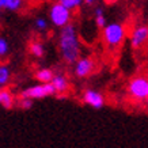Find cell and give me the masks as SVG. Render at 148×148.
<instances>
[{
  "mask_svg": "<svg viewBox=\"0 0 148 148\" xmlns=\"http://www.w3.org/2000/svg\"><path fill=\"white\" fill-rule=\"evenodd\" d=\"M11 79L10 68L5 64H0V87H4Z\"/></svg>",
  "mask_w": 148,
  "mask_h": 148,
  "instance_id": "11",
  "label": "cell"
},
{
  "mask_svg": "<svg viewBox=\"0 0 148 148\" xmlns=\"http://www.w3.org/2000/svg\"><path fill=\"white\" fill-rule=\"evenodd\" d=\"M53 75H54V73L50 71V69H48V68H44V69H40V71L37 72V73H36V77L41 82V83H50V80H52Z\"/></svg>",
  "mask_w": 148,
  "mask_h": 148,
  "instance_id": "12",
  "label": "cell"
},
{
  "mask_svg": "<svg viewBox=\"0 0 148 148\" xmlns=\"http://www.w3.org/2000/svg\"><path fill=\"white\" fill-rule=\"evenodd\" d=\"M23 4V0H8V3L5 4L4 8L10 10V11H16L22 7Z\"/></svg>",
  "mask_w": 148,
  "mask_h": 148,
  "instance_id": "16",
  "label": "cell"
},
{
  "mask_svg": "<svg viewBox=\"0 0 148 148\" xmlns=\"http://www.w3.org/2000/svg\"><path fill=\"white\" fill-rule=\"evenodd\" d=\"M36 27L38 30H41V32H44V30H46V27H48V23H46V21L44 18H38V19H36Z\"/></svg>",
  "mask_w": 148,
  "mask_h": 148,
  "instance_id": "19",
  "label": "cell"
},
{
  "mask_svg": "<svg viewBox=\"0 0 148 148\" xmlns=\"http://www.w3.org/2000/svg\"><path fill=\"white\" fill-rule=\"evenodd\" d=\"M75 64H76L75 65V75L77 77H87L90 73H92V71H94V68H95L94 60L88 57L80 58Z\"/></svg>",
  "mask_w": 148,
  "mask_h": 148,
  "instance_id": "7",
  "label": "cell"
},
{
  "mask_svg": "<svg viewBox=\"0 0 148 148\" xmlns=\"http://www.w3.org/2000/svg\"><path fill=\"white\" fill-rule=\"evenodd\" d=\"M108 1H112V0H108Z\"/></svg>",
  "mask_w": 148,
  "mask_h": 148,
  "instance_id": "22",
  "label": "cell"
},
{
  "mask_svg": "<svg viewBox=\"0 0 148 148\" xmlns=\"http://www.w3.org/2000/svg\"><path fill=\"white\" fill-rule=\"evenodd\" d=\"M148 40V27L147 26H139L130 34V45L133 49H140L145 45Z\"/></svg>",
  "mask_w": 148,
  "mask_h": 148,
  "instance_id": "6",
  "label": "cell"
},
{
  "mask_svg": "<svg viewBox=\"0 0 148 148\" xmlns=\"http://www.w3.org/2000/svg\"><path fill=\"white\" fill-rule=\"evenodd\" d=\"M15 103L12 92L8 88H0V105L4 109H11Z\"/></svg>",
  "mask_w": 148,
  "mask_h": 148,
  "instance_id": "10",
  "label": "cell"
},
{
  "mask_svg": "<svg viewBox=\"0 0 148 148\" xmlns=\"http://www.w3.org/2000/svg\"><path fill=\"white\" fill-rule=\"evenodd\" d=\"M58 48L61 57L65 63L75 64L80 56V44L76 34V29L72 25H65L61 30L60 38H58Z\"/></svg>",
  "mask_w": 148,
  "mask_h": 148,
  "instance_id": "1",
  "label": "cell"
},
{
  "mask_svg": "<svg viewBox=\"0 0 148 148\" xmlns=\"http://www.w3.org/2000/svg\"><path fill=\"white\" fill-rule=\"evenodd\" d=\"M84 3H87V4H91V3H94L95 0H83Z\"/></svg>",
  "mask_w": 148,
  "mask_h": 148,
  "instance_id": "21",
  "label": "cell"
},
{
  "mask_svg": "<svg viewBox=\"0 0 148 148\" xmlns=\"http://www.w3.org/2000/svg\"><path fill=\"white\" fill-rule=\"evenodd\" d=\"M52 86H53L54 91L57 94H65L69 90V83L63 75H53L52 80H50Z\"/></svg>",
  "mask_w": 148,
  "mask_h": 148,
  "instance_id": "9",
  "label": "cell"
},
{
  "mask_svg": "<svg viewBox=\"0 0 148 148\" xmlns=\"http://www.w3.org/2000/svg\"><path fill=\"white\" fill-rule=\"evenodd\" d=\"M49 16L52 23L57 27H64L65 25L71 22V11L65 8L61 3H56V4L52 5Z\"/></svg>",
  "mask_w": 148,
  "mask_h": 148,
  "instance_id": "4",
  "label": "cell"
},
{
  "mask_svg": "<svg viewBox=\"0 0 148 148\" xmlns=\"http://www.w3.org/2000/svg\"><path fill=\"white\" fill-rule=\"evenodd\" d=\"M58 1H60L65 8L69 10V11H71V10H75V8H79L82 5V3H83V0H58Z\"/></svg>",
  "mask_w": 148,
  "mask_h": 148,
  "instance_id": "14",
  "label": "cell"
},
{
  "mask_svg": "<svg viewBox=\"0 0 148 148\" xmlns=\"http://www.w3.org/2000/svg\"><path fill=\"white\" fill-rule=\"evenodd\" d=\"M19 106H21L22 109H25V110H27V109H32L33 99H30V98H22L21 101H19Z\"/></svg>",
  "mask_w": 148,
  "mask_h": 148,
  "instance_id": "18",
  "label": "cell"
},
{
  "mask_svg": "<svg viewBox=\"0 0 148 148\" xmlns=\"http://www.w3.org/2000/svg\"><path fill=\"white\" fill-rule=\"evenodd\" d=\"M7 3H8V0H0V8H4Z\"/></svg>",
  "mask_w": 148,
  "mask_h": 148,
  "instance_id": "20",
  "label": "cell"
},
{
  "mask_svg": "<svg viewBox=\"0 0 148 148\" xmlns=\"http://www.w3.org/2000/svg\"><path fill=\"white\" fill-rule=\"evenodd\" d=\"M129 95L136 101H145L148 97V80L145 76L133 77L128 86Z\"/></svg>",
  "mask_w": 148,
  "mask_h": 148,
  "instance_id": "3",
  "label": "cell"
},
{
  "mask_svg": "<svg viewBox=\"0 0 148 148\" xmlns=\"http://www.w3.org/2000/svg\"><path fill=\"white\" fill-rule=\"evenodd\" d=\"M30 52H32L33 56H36V57H42L44 53H45V49H44V45L38 42V41H34L30 44Z\"/></svg>",
  "mask_w": 148,
  "mask_h": 148,
  "instance_id": "13",
  "label": "cell"
},
{
  "mask_svg": "<svg viewBox=\"0 0 148 148\" xmlns=\"http://www.w3.org/2000/svg\"><path fill=\"white\" fill-rule=\"evenodd\" d=\"M95 23L98 27H105V25H106V18L103 16V10L101 7L95 10Z\"/></svg>",
  "mask_w": 148,
  "mask_h": 148,
  "instance_id": "15",
  "label": "cell"
},
{
  "mask_svg": "<svg viewBox=\"0 0 148 148\" xmlns=\"http://www.w3.org/2000/svg\"><path fill=\"white\" fill-rule=\"evenodd\" d=\"M56 91H54L52 83H41V84L37 86H32L26 90L23 91L22 98H30V99H38V98H45V97H49V95H53Z\"/></svg>",
  "mask_w": 148,
  "mask_h": 148,
  "instance_id": "5",
  "label": "cell"
},
{
  "mask_svg": "<svg viewBox=\"0 0 148 148\" xmlns=\"http://www.w3.org/2000/svg\"><path fill=\"white\" fill-rule=\"evenodd\" d=\"M125 27L121 23H110L103 27V40L110 48L121 45L125 38Z\"/></svg>",
  "mask_w": 148,
  "mask_h": 148,
  "instance_id": "2",
  "label": "cell"
},
{
  "mask_svg": "<svg viewBox=\"0 0 148 148\" xmlns=\"http://www.w3.org/2000/svg\"><path fill=\"white\" fill-rule=\"evenodd\" d=\"M83 101L84 103L92 106L94 109H101L105 105V98L102 94H99L95 90H86L83 94Z\"/></svg>",
  "mask_w": 148,
  "mask_h": 148,
  "instance_id": "8",
  "label": "cell"
},
{
  "mask_svg": "<svg viewBox=\"0 0 148 148\" xmlns=\"http://www.w3.org/2000/svg\"><path fill=\"white\" fill-rule=\"evenodd\" d=\"M8 53V42L5 38L0 37V57H4Z\"/></svg>",
  "mask_w": 148,
  "mask_h": 148,
  "instance_id": "17",
  "label": "cell"
}]
</instances>
